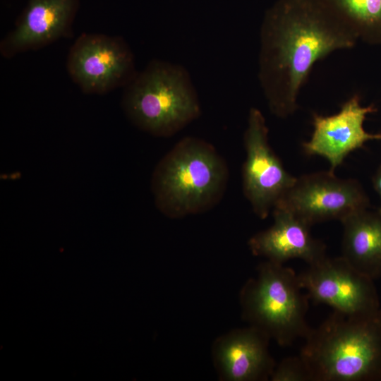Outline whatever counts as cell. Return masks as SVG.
I'll use <instances>...</instances> for the list:
<instances>
[{"mask_svg": "<svg viewBox=\"0 0 381 381\" xmlns=\"http://www.w3.org/2000/svg\"><path fill=\"white\" fill-rule=\"evenodd\" d=\"M358 40L322 0H277L260 30L258 79L270 111L282 119L294 114L315 64Z\"/></svg>", "mask_w": 381, "mask_h": 381, "instance_id": "obj_1", "label": "cell"}, {"mask_svg": "<svg viewBox=\"0 0 381 381\" xmlns=\"http://www.w3.org/2000/svg\"><path fill=\"white\" fill-rule=\"evenodd\" d=\"M299 355L312 381H381V310L361 316L334 310L311 329Z\"/></svg>", "mask_w": 381, "mask_h": 381, "instance_id": "obj_2", "label": "cell"}, {"mask_svg": "<svg viewBox=\"0 0 381 381\" xmlns=\"http://www.w3.org/2000/svg\"><path fill=\"white\" fill-rule=\"evenodd\" d=\"M229 174L226 162L212 145L195 137L183 138L153 171L155 205L171 219L206 212L223 198Z\"/></svg>", "mask_w": 381, "mask_h": 381, "instance_id": "obj_3", "label": "cell"}, {"mask_svg": "<svg viewBox=\"0 0 381 381\" xmlns=\"http://www.w3.org/2000/svg\"><path fill=\"white\" fill-rule=\"evenodd\" d=\"M121 107L138 128L156 137L175 135L202 113L188 71L153 59L123 87Z\"/></svg>", "mask_w": 381, "mask_h": 381, "instance_id": "obj_4", "label": "cell"}, {"mask_svg": "<svg viewBox=\"0 0 381 381\" xmlns=\"http://www.w3.org/2000/svg\"><path fill=\"white\" fill-rule=\"evenodd\" d=\"M303 290L294 270L266 260L241 288L242 318L281 346L305 339L312 328L306 318L310 299Z\"/></svg>", "mask_w": 381, "mask_h": 381, "instance_id": "obj_5", "label": "cell"}, {"mask_svg": "<svg viewBox=\"0 0 381 381\" xmlns=\"http://www.w3.org/2000/svg\"><path fill=\"white\" fill-rule=\"evenodd\" d=\"M66 68L83 92L97 95L124 87L138 73L127 42L103 34L80 35L69 50Z\"/></svg>", "mask_w": 381, "mask_h": 381, "instance_id": "obj_6", "label": "cell"}, {"mask_svg": "<svg viewBox=\"0 0 381 381\" xmlns=\"http://www.w3.org/2000/svg\"><path fill=\"white\" fill-rule=\"evenodd\" d=\"M368 205V198L358 181L337 177L329 170L296 177L275 206L288 210L312 226L330 220L341 222L367 209Z\"/></svg>", "mask_w": 381, "mask_h": 381, "instance_id": "obj_7", "label": "cell"}, {"mask_svg": "<svg viewBox=\"0 0 381 381\" xmlns=\"http://www.w3.org/2000/svg\"><path fill=\"white\" fill-rule=\"evenodd\" d=\"M310 300L350 316L379 312L380 303L374 279L343 257H326L298 274Z\"/></svg>", "mask_w": 381, "mask_h": 381, "instance_id": "obj_8", "label": "cell"}, {"mask_svg": "<svg viewBox=\"0 0 381 381\" xmlns=\"http://www.w3.org/2000/svg\"><path fill=\"white\" fill-rule=\"evenodd\" d=\"M243 143V191L255 214L265 219L296 177L285 169L270 145L265 119L255 107L249 110Z\"/></svg>", "mask_w": 381, "mask_h": 381, "instance_id": "obj_9", "label": "cell"}, {"mask_svg": "<svg viewBox=\"0 0 381 381\" xmlns=\"http://www.w3.org/2000/svg\"><path fill=\"white\" fill-rule=\"evenodd\" d=\"M376 111L374 105L363 106L360 97L354 95L337 114H313V131L310 139L302 144L304 152L325 158L334 172L349 153L368 141L381 140V133H371L363 127L366 116Z\"/></svg>", "mask_w": 381, "mask_h": 381, "instance_id": "obj_10", "label": "cell"}, {"mask_svg": "<svg viewBox=\"0 0 381 381\" xmlns=\"http://www.w3.org/2000/svg\"><path fill=\"white\" fill-rule=\"evenodd\" d=\"M270 340L267 334L249 325L217 338L212 346V357L219 380H270L277 365L269 351Z\"/></svg>", "mask_w": 381, "mask_h": 381, "instance_id": "obj_11", "label": "cell"}, {"mask_svg": "<svg viewBox=\"0 0 381 381\" xmlns=\"http://www.w3.org/2000/svg\"><path fill=\"white\" fill-rule=\"evenodd\" d=\"M76 0H29L14 29L1 41L6 59L71 35Z\"/></svg>", "mask_w": 381, "mask_h": 381, "instance_id": "obj_12", "label": "cell"}, {"mask_svg": "<svg viewBox=\"0 0 381 381\" xmlns=\"http://www.w3.org/2000/svg\"><path fill=\"white\" fill-rule=\"evenodd\" d=\"M272 213L273 224L248 242L253 255L279 264L301 259L308 265L327 256L325 244L311 235L310 225L280 206H275Z\"/></svg>", "mask_w": 381, "mask_h": 381, "instance_id": "obj_13", "label": "cell"}, {"mask_svg": "<svg viewBox=\"0 0 381 381\" xmlns=\"http://www.w3.org/2000/svg\"><path fill=\"white\" fill-rule=\"evenodd\" d=\"M341 257L361 272L381 277V212L363 209L344 219Z\"/></svg>", "mask_w": 381, "mask_h": 381, "instance_id": "obj_14", "label": "cell"}, {"mask_svg": "<svg viewBox=\"0 0 381 381\" xmlns=\"http://www.w3.org/2000/svg\"><path fill=\"white\" fill-rule=\"evenodd\" d=\"M358 40L381 44V0H322Z\"/></svg>", "mask_w": 381, "mask_h": 381, "instance_id": "obj_15", "label": "cell"}, {"mask_svg": "<svg viewBox=\"0 0 381 381\" xmlns=\"http://www.w3.org/2000/svg\"><path fill=\"white\" fill-rule=\"evenodd\" d=\"M270 380L312 381L310 370L300 355L286 357L276 365Z\"/></svg>", "mask_w": 381, "mask_h": 381, "instance_id": "obj_16", "label": "cell"}, {"mask_svg": "<svg viewBox=\"0 0 381 381\" xmlns=\"http://www.w3.org/2000/svg\"><path fill=\"white\" fill-rule=\"evenodd\" d=\"M373 184L375 190L377 193V194L380 196V207L378 209L380 212H381V166L377 169L375 174L373 176Z\"/></svg>", "mask_w": 381, "mask_h": 381, "instance_id": "obj_17", "label": "cell"}]
</instances>
